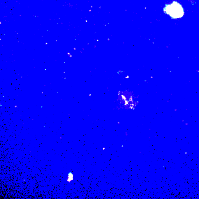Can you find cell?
<instances>
[{"mask_svg":"<svg viewBox=\"0 0 199 199\" xmlns=\"http://www.w3.org/2000/svg\"><path fill=\"white\" fill-rule=\"evenodd\" d=\"M163 11L165 13L169 15L173 19L181 18L184 14L183 8L180 3L175 1L171 4H166Z\"/></svg>","mask_w":199,"mask_h":199,"instance_id":"cell-1","label":"cell"},{"mask_svg":"<svg viewBox=\"0 0 199 199\" xmlns=\"http://www.w3.org/2000/svg\"><path fill=\"white\" fill-rule=\"evenodd\" d=\"M73 177H74V175H73V173L71 172H70L68 174V177H67V182H70L73 180Z\"/></svg>","mask_w":199,"mask_h":199,"instance_id":"cell-2","label":"cell"}]
</instances>
